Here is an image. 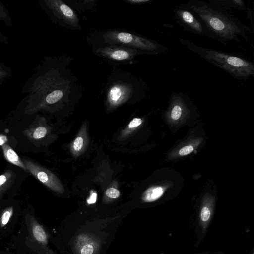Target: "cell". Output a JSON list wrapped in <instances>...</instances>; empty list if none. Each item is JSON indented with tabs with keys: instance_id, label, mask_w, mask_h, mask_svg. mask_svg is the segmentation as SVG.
I'll return each mask as SVG.
<instances>
[{
	"instance_id": "1",
	"label": "cell",
	"mask_w": 254,
	"mask_h": 254,
	"mask_svg": "<svg viewBox=\"0 0 254 254\" xmlns=\"http://www.w3.org/2000/svg\"><path fill=\"white\" fill-rule=\"evenodd\" d=\"M72 85L69 79L64 75V68L60 61L46 57L34 69L32 75L24 82L21 93L26 113H33L55 104L70 93Z\"/></svg>"
},
{
	"instance_id": "2",
	"label": "cell",
	"mask_w": 254,
	"mask_h": 254,
	"mask_svg": "<svg viewBox=\"0 0 254 254\" xmlns=\"http://www.w3.org/2000/svg\"><path fill=\"white\" fill-rule=\"evenodd\" d=\"M181 4L200 20L211 38L223 43L230 41H239L240 37L248 40L250 28L219 6L209 1L198 0H190Z\"/></svg>"
},
{
	"instance_id": "3",
	"label": "cell",
	"mask_w": 254,
	"mask_h": 254,
	"mask_svg": "<svg viewBox=\"0 0 254 254\" xmlns=\"http://www.w3.org/2000/svg\"><path fill=\"white\" fill-rule=\"evenodd\" d=\"M188 49L212 64L238 79L247 80L254 75V64L242 57L196 45L188 39L178 38Z\"/></svg>"
},
{
	"instance_id": "4",
	"label": "cell",
	"mask_w": 254,
	"mask_h": 254,
	"mask_svg": "<svg viewBox=\"0 0 254 254\" xmlns=\"http://www.w3.org/2000/svg\"><path fill=\"white\" fill-rule=\"evenodd\" d=\"M102 38L106 44L136 49L145 54H158L167 50V48L154 40L124 31L109 30L103 33Z\"/></svg>"
},
{
	"instance_id": "5",
	"label": "cell",
	"mask_w": 254,
	"mask_h": 254,
	"mask_svg": "<svg viewBox=\"0 0 254 254\" xmlns=\"http://www.w3.org/2000/svg\"><path fill=\"white\" fill-rule=\"evenodd\" d=\"M38 5L53 22L70 29H80L77 15L64 1L60 0H39Z\"/></svg>"
},
{
	"instance_id": "6",
	"label": "cell",
	"mask_w": 254,
	"mask_h": 254,
	"mask_svg": "<svg viewBox=\"0 0 254 254\" xmlns=\"http://www.w3.org/2000/svg\"><path fill=\"white\" fill-rule=\"evenodd\" d=\"M176 20L184 29L193 34L211 37L200 20L191 11L182 4L173 9Z\"/></svg>"
},
{
	"instance_id": "7",
	"label": "cell",
	"mask_w": 254,
	"mask_h": 254,
	"mask_svg": "<svg viewBox=\"0 0 254 254\" xmlns=\"http://www.w3.org/2000/svg\"><path fill=\"white\" fill-rule=\"evenodd\" d=\"M94 53L108 60L121 63L131 61L136 56L145 54L136 49L110 45L97 47L94 50Z\"/></svg>"
},
{
	"instance_id": "8",
	"label": "cell",
	"mask_w": 254,
	"mask_h": 254,
	"mask_svg": "<svg viewBox=\"0 0 254 254\" xmlns=\"http://www.w3.org/2000/svg\"><path fill=\"white\" fill-rule=\"evenodd\" d=\"M139 89L136 84L118 80L108 88L107 92V101L113 106L118 105L129 98L133 93H137Z\"/></svg>"
},
{
	"instance_id": "9",
	"label": "cell",
	"mask_w": 254,
	"mask_h": 254,
	"mask_svg": "<svg viewBox=\"0 0 254 254\" xmlns=\"http://www.w3.org/2000/svg\"><path fill=\"white\" fill-rule=\"evenodd\" d=\"M24 164L26 168L43 184L55 191H61L56 177L51 172L30 160H24Z\"/></svg>"
},
{
	"instance_id": "10",
	"label": "cell",
	"mask_w": 254,
	"mask_h": 254,
	"mask_svg": "<svg viewBox=\"0 0 254 254\" xmlns=\"http://www.w3.org/2000/svg\"><path fill=\"white\" fill-rule=\"evenodd\" d=\"M75 246L78 254H96L99 243L91 236L83 234L78 237Z\"/></svg>"
},
{
	"instance_id": "11",
	"label": "cell",
	"mask_w": 254,
	"mask_h": 254,
	"mask_svg": "<svg viewBox=\"0 0 254 254\" xmlns=\"http://www.w3.org/2000/svg\"><path fill=\"white\" fill-rule=\"evenodd\" d=\"M30 229L33 238L43 246H47L48 235L43 227L34 218L31 219Z\"/></svg>"
},
{
	"instance_id": "12",
	"label": "cell",
	"mask_w": 254,
	"mask_h": 254,
	"mask_svg": "<svg viewBox=\"0 0 254 254\" xmlns=\"http://www.w3.org/2000/svg\"><path fill=\"white\" fill-rule=\"evenodd\" d=\"M3 22L7 26H12L13 22L12 18L7 8L0 0V22ZM0 43L7 45L8 44V38L4 35L0 29Z\"/></svg>"
},
{
	"instance_id": "13",
	"label": "cell",
	"mask_w": 254,
	"mask_h": 254,
	"mask_svg": "<svg viewBox=\"0 0 254 254\" xmlns=\"http://www.w3.org/2000/svg\"><path fill=\"white\" fill-rule=\"evenodd\" d=\"M209 2L227 10L231 8L241 10H247V6L242 0H211Z\"/></svg>"
},
{
	"instance_id": "14",
	"label": "cell",
	"mask_w": 254,
	"mask_h": 254,
	"mask_svg": "<svg viewBox=\"0 0 254 254\" xmlns=\"http://www.w3.org/2000/svg\"><path fill=\"white\" fill-rule=\"evenodd\" d=\"M3 154L5 159L12 164L26 170L24 163L20 159L17 154L9 146L4 144L2 146Z\"/></svg>"
},
{
	"instance_id": "15",
	"label": "cell",
	"mask_w": 254,
	"mask_h": 254,
	"mask_svg": "<svg viewBox=\"0 0 254 254\" xmlns=\"http://www.w3.org/2000/svg\"><path fill=\"white\" fill-rule=\"evenodd\" d=\"M164 193V190L160 186L152 187L146 190L142 195L144 202H150L159 199Z\"/></svg>"
},
{
	"instance_id": "16",
	"label": "cell",
	"mask_w": 254,
	"mask_h": 254,
	"mask_svg": "<svg viewBox=\"0 0 254 254\" xmlns=\"http://www.w3.org/2000/svg\"><path fill=\"white\" fill-rule=\"evenodd\" d=\"M13 74L12 68L3 63L0 62V89L4 83Z\"/></svg>"
},
{
	"instance_id": "17",
	"label": "cell",
	"mask_w": 254,
	"mask_h": 254,
	"mask_svg": "<svg viewBox=\"0 0 254 254\" xmlns=\"http://www.w3.org/2000/svg\"><path fill=\"white\" fill-rule=\"evenodd\" d=\"M13 207H9L3 212L0 220L1 227H3L8 223L13 214Z\"/></svg>"
},
{
	"instance_id": "18",
	"label": "cell",
	"mask_w": 254,
	"mask_h": 254,
	"mask_svg": "<svg viewBox=\"0 0 254 254\" xmlns=\"http://www.w3.org/2000/svg\"><path fill=\"white\" fill-rule=\"evenodd\" d=\"M47 132V130L46 127H39L36 128L33 132V138L36 139L42 138L46 135Z\"/></svg>"
},
{
	"instance_id": "19",
	"label": "cell",
	"mask_w": 254,
	"mask_h": 254,
	"mask_svg": "<svg viewBox=\"0 0 254 254\" xmlns=\"http://www.w3.org/2000/svg\"><path fill=\"white\" fill-rule=\"evenodd\" d=\"M106 195L111 198H117L120 196L119 191L114 188H110L108 189L105 192Z\"/></svg>"
},
{
	"instance_id": "20",
	"label": "cell",
	"mask_w": 254,
	"mask_h": 254,
	"mask_svg": "<svg viewBox=\"0 0 254 254\" xmlns=\"http://www.w3.org/2000/svg\"><path fill=\"white\" fill-rule=\"evenodd\" d=\"M83 145V139L81 137H77L73 143V149L74 150L79 151L82 147Z\"/></svg>"
},
{
	"instance_id": "21",
	"label": "cell",
	"mask_w": 254,
	"mask_h": 254,
	"mask_svg": "<svg viewBox=\"0 0 254 254\" xmlns=\"http://www.w3.org/2000/svg\"><path fill=\"white\" fill-rule=\"evenodd\" d=\"M193 149L192 145L185 146L179 150V153L181 156H185L191 153Z\"/></svg>"
},
{
	"instance_id": "22",
	"label": "cell",
	"mask_w": 254,
	"mask_h": 254,
	"mask_svg": "<svg viewBox=\"0 0 254 254\" xmlns=\"http://www.w3.org/2000/svg\"><path fill=\"white\" fill-rule=\"evenodd\" d=\"M142 121L139 118H134L129 124L128 127L129 128H134L139 126L141 124Z\"/></svg>"
},
{
	"instance_id": "23",
	"label": "cell",
	"mask_w": 254,
	"mask_h": 254,
	"mask_svg": "<svg viewBox=\"0 0 254 254\" xmlns=\"http://www.w3.org/2000/svg\"><path fill=\"white\" fill-rule=\"evenodd\" d=\"M97 193L96 192L91 193L90 197L87 200V203L88 204H94L96 202Z\"/></svg>"
},
{
	"instance_id": "24",
	"label": "cell",
	"mask_w": 254,
	"mask_h": 254,
	"mask_svg": "<svg viewBox=\"0 0 254 254\" xmlns=\"http://www.w3.org/2000/svg\"><path fill=\"white\" fill-rule=\"evenodd\" d=\"M9 176L8 173L0 175V188L6 183Z\"/></svg>"
},
{
	"instance_id": "25",
	"label": "cell",
	"mask_w": 254,
	"mask_h": 254,
	"mask_svg": "<svg viewBox=\"0 0 254 254\" xmlns=\"http://www.w3.org/2000/svg\"><path fill=\"white\" fill-rule=\"evenodd\" d=\"M150 0H127V2H130L132 4H142L150 2Z\"/></svg>"
},
{
	"instance_id": "26",
	"label": "cell",
	"mask_w": 254,
	"mask_h": 254,
	"mask_svg": "<svg viewBox=\"0 0 254 254\" xmlns=\"http://www.w3.org/2000/svg\"><path fill=\"white\" fill-rule=\"evenodd\" d=\"M7 141V137L5 135L0 134V145H4L5 143Z\"/></svg>"
}]
</instances>
